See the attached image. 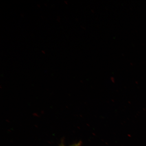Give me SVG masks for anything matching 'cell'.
Wrapping results in <instances>:
<instances>
[{"label":"cell","instance_id":"cell-1","mask_svg":"<svg viewBox=\"0 0 146 146\" xmlns=\"http://www.w3.org/2000/svg\"><path fill=\"white\" fill-rule=\"evenodd\" d=\"M79 146V144H75V145H72V146Z\"/></svg>","mask_w":146,"mask_h":146}]
</instances>
